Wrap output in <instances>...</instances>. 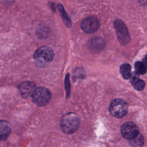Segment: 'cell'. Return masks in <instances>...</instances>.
I'll return each instance as SVG.
<instances>
[{"mask_svg": "<svg viewBox=\"0 0 147 147\" xmlns=\"http://www.w3.org/2000/svg\"><path fill=\"white\" fill-rule=\"evenodd\" d=\"M33 102L38 106L48 104L51 99V91L45 87H39L36 88L32 95Z\"/></svg>", "mask_w": 147, "mask_h": 147, "instance_id": "277c9868", "label": "cell"}, {"mask_svg": "<svg viewBox=\"0 0 147 147\" xmlns=\"http://www.w3.org/2000/svg\"><path fill=\"white\" fill-rule=\"evenodd\" d=\"M121 131L123 137L129 140L136 137L140 133L137 125L132 122H127L123 124Z\"/></svg>", "mask_w": 147, "mask_h": 147, "instance_id": "52a82bcc", "label": "cell"}, {"mask_svg": "<svg viewBox=\"0 0 147 147\" xmlns=\"http://www.w3.org/2000/svg\"><path fill=\"white\" fill-rule=\"evenodd\" d=\"M65 87L67 91V94H69V90H70V83H69V76L68 74L65 77Z\"/></svg>", "mask_w": 147, "mask_h": 147, "instance_id": "2e32d148", "label": "cell"}, {"mask_svg": "<svg viewBox=\"0 0 147 147\" xmlns=\"http://www.w3.org/2000/svg\"><path fill=\"white\" fill-rule=\"evenodd\" d=\"M136 73H133V75L131 76V83L132 84L133 87L138 90V91H141L142 90L145 86V82L138 78L137 75L136 74L135 75Z\"/></svg>", "mask_w": 147, "mask_h": 147, "instance_id": "30bf717a", "label": "cell"}, {"mask_svg": "<svg viewBox=\"0 0 147 147\" xmlns=\"http://www.w3.org/2000/svg\"><path fill=\"white\" fill-rule=\"evenodd\" d=\"M139 2L142 5H146L147 4V0H138Z\"/></svg>", "mask_w": 147, "mask_h": 147, "instance_id": "ac0fdd59", "label": "cell"}, {"mask_svg": "<svg viewBox=\"0 0 147 147\" xmlns=\"http://www.w3.org/2000/svg\"><path fill=\"white\" fill-rule=\"evenodd\" d=\"M80 121L78 115L72 112L64 114L60 121V127L65 133L72 134L75 132L79 126Z\"/></svg>", "mask_w": 147, "mask_h": 147, "instance_id": "6da1fadb", "label": "cell"}, {"mask_svg": "<svg viewBox=\"0 0 147 147\" xmlns=\"http://www.w3.org/2000/svg\"><path fill=\"white\" fill-rule=\"evenodd\" d=\"M11 132V129L9 124L4 121H1V140H6Z\"/></svg>", "mask_w": 147, "mask_h": 147, "instance_id": "8fae6325", "label": "cell"}, {"mask_svg": "<svg viewBox=\"0 0 147 147\" xmlns=\"http://www.w3.org/2000/svg\"><path fill=\"white\" fill-rule=\"evenodd\" d=\"M114 26L119 42L122 45H126L129 43L130 40V34L124 22L120 20H116L114 22Z\"/></svg>", "mask_w": 147, "mask_h": 147, "instance_id": "5b68a950", "label": "cell"}, {"mask_svg": "<svg viewBox=\"0 0 147 147\" xmlns=\"http://www.w3.org/2000/svg\"><path fill=\"white\" fill-rule=\"evenodd\" d=\"M80 26L84 32L92 33L99 29L100 26V22L97 18L91 16L84 18L82 21Z\"/></svg>", "mask_w": 147, "mask_h": 147, "instance_id": "8992f818", "label": "cell"}, {"mask_svg": "<svg viewBox=\"0 0 147 147\" xmlns=\"http://www.w3.org/2000/svg\"><path fill=\"white\" fill-rule=\"evenodd\" d=\"M57 8L60 13V16L62 18V20H63L64 23L68 28H70L71 26V24H72V21H71V20L69 16H68V14L65 10L64 7L63 6V5L61 4H59L57 5Z\"/></svg>", "mask_w": 147, "mask_h": 147, "instance_id": "7c38bea8", "label": "cell"}, {"mask_svg": "<svg viewBox=\"0 0 147 147\" xmlns=\"http://www.w3.org/2000/svg\"><path fill=\"white\" fill-rule=\"evenodd\" d=\"M105 42L103 39L99 37H95L90 41L89 48L92 52H98L101 51L105 47Z\"/></svg>", "mask_w": 147, "mask_h": 147, "instance_id": "9c48e42d", "label": "cell"}, {"mask_svg": "<svg viewBox=\"0 0 147 147\" xmlns=\"http://www.w3.org/2000/svg\"><path fill=\"white\" fill-rule=\"evenodd\" d=\"M142 62L144 64V65H145L146 69H147V54L145 55V56L144 57V58L142 60Z\"/></svg>", "mask_w": 147, "mask_h": 147, "instance_id": "e0dca14e", "label": "cell"}, {"mask_svg": "<svg viewBox=\"0 0 147 147\" xmlns=\"http://www.w3.org/2000/svg\"><path fill=\"white\" fill-rule=\"evenodd\" d=\"M20 91L22 97L26 98L32 96L36 87V84L32 82H24L20 86Z\"/></svg>", "mask_w": 147, "mask_h": 147, "instance_id": "ba28073f", "label": "cell"}, {"mask_svg": "<svg viewBox=\"0 0 147 147\" xmlns=\"http://www.w3.org/2000/svg\"><path fill=\"white\" fill-rule=\"evenodd\" d=\"M120 72L122 77L125 79H129L131 76V67L127 63H123L120 66Z\"/></svg>", "mask_w": 147, "mask_h": 147, "instance_id": "5bb4252c", "label": "cell"}, {"mask_svg": "<svg viewBox=\"0 0 147 147\" xmlns=\"http://www.w3.org/2000/svg\"><path fill=\"white\" fill-rule=\"evenodd\" d=\"M33 57L36 65L42 67L52 61L54 57V52L50 47L42 46L35 51Z\"/></svg>", "mask_w": 147, "mask_h": 147, "instance_id": "7a4b0ae2", "label": "cell"}, {"mask_svg": "<svg viewBox=\"0 0 147 147\" xmlns=\"http://www.w3.org/2000/svg\"><path fill=\"white\" fill-rule=\"evenodd\" d=\"M109 111L112 115L117 118H122L128 111L127 103L120 98L114 99L109 106Z\"/></svg>", "mask_w": 147, "mask_h": 147, "instance_id": "3957f363", "label": "cell"}, {"mask_svg": "<svg viewBox=\"0 0 147 147\" xmlns=\"http://www.w3.org/2000/svg\"><path fill=\"white\" fill-rule=\"evenodd\" d=\"M129 141L133 147H142L144 142V138L143 136L139 133L136 137Z\"/></svg>", "mask_w": 147, "mask_h": 147, "instance_id": "4fadbf2b", "label": "cell"}, {"mask_svg": "<svg viewBox=\"0 0 147 147\" xmlns=\"http://www.w3.org/2000/svg\"><path fill=\"white\" fill-rule=\"evenodd\" d=\"M136 72L138 75H144L147 72V69L142 61H137L134 64Z\"/></svg>", "mask_w": 147, "mask_h": 147, "instance_id": "9a60e30c", "label": "cell"}]
</instances>
